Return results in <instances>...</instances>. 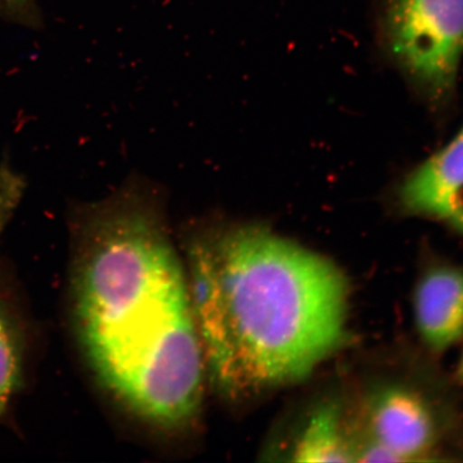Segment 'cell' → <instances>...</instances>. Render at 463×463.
<instances>
[{
	"instance_id": "5b68a950",
	"label": "cell",
	"mask_w": 463,
	"mask_h": 463,
	"mask_svg": "<svg viewBox=\"0 0 463 463\" xmlns=\"http://www.w3.org/2000/svg\"><path fill=\"white\" fill-rule=\"evenodd\" d=\"M370 439L403 462L420 461L432 449L436 430L430 408L412 391L389 387L370 399Z\"/></svg>"
},
{
	"instance_id": "52a82bcc",
	"label": "cell",
	"mask_w": 463,
	"mask_h": 463,
	"mask_svg": "<svg viewBox=\"0 0 463 463\" xmlns=\"http://www.w3.org/2000/svg\"><path fill=\"white\" fill-rule=\"evenodd\" d=\"M416 326L433 350L442 351L463 335V273L434 269L422 277L414 298Z\"/></svg>"
},
{
	"instance_id": "8fae6325",
	"label": "cell",
	"mask_w": 463,
	"mask_h": 463,
	"mask_svg": "<svg viewBox=\"0 0 463 463\" xmlns=\"http://www.w3.org/2000/svg\"><path fill=\"white\" fill-rule=\"evenodd\" d=\"M459 373H460V376L463 380V357H462L461 364H460Z\"/></svg>"
},
{
	"instance_id": "8992f818",
	"label": "cell",
	"mask_w": 463,
	"mask_h": 463,
	"mask_svg": "<svg viewBox=\"0 0 463 463\" xmlns=\"http://www.w3.org/2000/svg\"><path fill=\"white\" fill-rule=\"evenodd\" d=\"M37 331L15 277L0 259V420L26 386Z\"/></svg>"
},
{
	"instance_id": "30bf717a",
	"label": "cell",
	"mask_w": 463,
	"mask_h": 463,
	"mask_svg": "<svg viewBox=\"0 0 463 463\" xmlns=\"http://www.w3.org/2000/svg\"><path fill=\"white\" fill-rule=\"evenodd\" d=\"M25 0H0V10L19 9Z\"/></svg>"
},
{
	"instance_id": "ba28073f",
	"label": "cell",
	"mask_w": 463,
	"mask_h": 463,
	"mask_svg": "<svg viewBox=\"0 0 463 463\" xmlns=\"http://www.w3.org/2000/svg\"><path fill=\"white\" fill-rule=\"evenodd\" d=\"M356 443L347 436L340 410L326 403L310 415L289 455L294 462H355Z\"/></svg>"
},
{
	"instance_id": "7a4b0ae2",
	"label": "cell",
	"mask_w": 463,
	"mask_h": 463,
	"mask_svg": "<svg viewBox=\"0 0 463 463\" xmlns=\"http://www.w3.org/2000/svg\"><path fill=\"white\" fill-rule=\"evenodd\" d=\"M187 260L205 375L225 397L303 380L344 343V274L265 225L201 223Z\"/></svg>"
},
{
	"instance_id": "9c48e42d",
	"label": "cell",
	"mask_w": 463,
	"mask_h": 463,
	"mask_svg": "<svg viewBox=\"0 0 463 463\" xmlns=\"http://www.w3.org/2000/svg\"><path fill=\"white\" fill-rule=\"evenodd\" d=\"M22 181L13 171L0 170V235H2L22 193Z\"/></svg>"
},
{
	"instance_id": "3957f363",
	"label": "cell",
	"mask_w": 463,
	"mask_h": 463,
	"mask_svg": "<svg viewBox=\"0 0 463 463\" xmlns=\"http://www.w3.org/2000/svg\"><path fill=\"white\" fill-rule=\"evenodd\" d=\"M382 36L420 89L441 100L463 57V0H381Z\"/></svg>"
},
{
	"instance_id": "277c9868",
	"label": "cell",
	"mask_w": 463,
	"mask_h": 463,
	"mask_svg": "<svg viewBox=\"0 0 463 463\" xmlns=\"http://www.w3.org/2000/svg\"><path fill=\"white\" fill-rule=\"evenodd\" d=\"M399 198L410 213L463 232V126L447 146L410 174Z\"/></svg>"
},
{
	"instance_id": "6da1fadb",
	"label": "cell",
	"mask_w": 463,
	"mask_h": 463,
	"mask_svg": "<svg viewBox=\"0 0 463 463\" xmlns=\"http://www.w3.org/2000/svg\"><path fill=\"white\" fill-rule=\"evenodd\" d=\"M165 208L164 189L140 176L71 207L69 308L104 389L141 419L175 428L198 413L205 368Z\"/></svg>"
}]
</instances>
